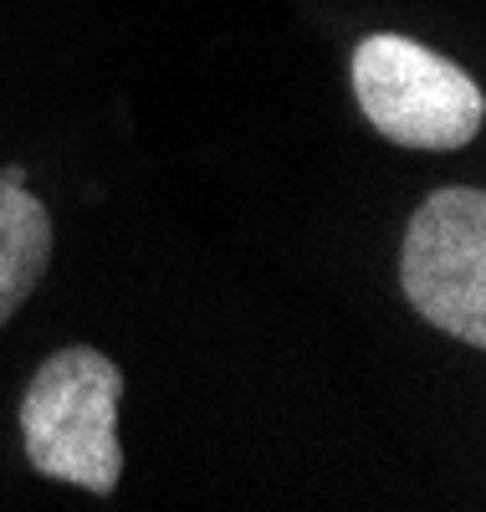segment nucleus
Here are the masks:
<instances>
[{"label": "nucleus", "instance_id": "nucleus-4", "mask_svg": "<svg viewBox=\"0 0 486 512\" xmlns=\"http://www.w3.org/2000/svg\"><path fill=\"white\" fill-rule=\"evenodd\" d=\"M47 267H52V210L0 169V328L26 308V297L41 287Z\"/></svg>", "mask_w": 486, "mask_h": 512}, {"label": "nucleus", "instance_id": "nucleus-2", "mask_svg": "<svg viewBox=\"0 0 486 512\" xmlns=\"http://www.w3.org/2000/svg\"><path fill=\"white\" fill-rule=\"evenodd\" d=\"M348 82L374 134L405 149H461L486 123L476 77L400 31L364 36L353 47Z\"/></svg>", "mask_w": 486, "mask_h": 512}, {"label": "nucleus", "instance_id": "nucleus-3", "mask_svg": "<svg viewBox=\"0 0 486 512\" xmlns=\"http://www.w3.org/2000/svg\"><path fill=\"white\" fill-rule=\"evenodd\" d=\"M400 287L430 328L471 349L486 344V190L446 185L415 205L400 246Z\"/></svg>", "mask_w": 486, "mask_h": 512}, {"label": "nucleus", "instance_id": "nucleus-1", "mask_svg": "<svg viewBox=\"0 0 486 512\" xmlns=\"http://www.w3.org/2000/svg\"><path fill=\"white\" fill-rule=\"evenodd\" d=\"M123 369L103 349H57L21 395V446L36 477L108 497L123 477Z\"/></svg>", "mask_w": 486, "mask_h": 512}]
</instances>
